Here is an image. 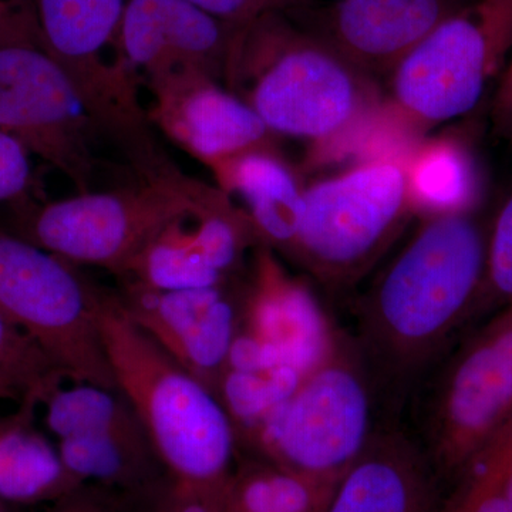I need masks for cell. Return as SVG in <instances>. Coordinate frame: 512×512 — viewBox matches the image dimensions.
<instances>
[{"label":"cell","instance_id":"cell-1","mask_svg":"<svg viewBox=\"0 0 512 512\" xmlns=\"http://www.w3.org/2000/svg\"><path fill=\"white\" fill-rule=\"evenodd\" d=\"M487 232L471 211L430 215L367 293V359L409 382L466 319L485 285Z\"/></svg>","mask_w":512,"mask_h":512},{"label":"cell","instance_id":"cell-2","mask_svg":"<svg viewBox=\"0 0 512 512\" xmlns=\"http://www.w3.org/2000/svg\"><path fill=\"white\" fill-rule=\"evenodd\" d=\"M96 319L117 390L136 410L168 476L225 493L237 434L221 400L138 328L117 291L100 286Z\"/></svg>","mask_w":512,"mask_h":512},{"label":"cell","instance_id":"cell-3","mask_svg":"<svg viewBox=\"0 0 512 512\" xmlns=\"http://www.w3.org/2000/svg\"><path fill=\"white\" fill-rule=\"evenodd\" d=\"M357 69L309 30L271 9L238 36L229 83L275 136L323 141L353 128L375 107Z\"/></svg>","mask_w":512,"mask_h":512},{"label":"cell","instance_id":"cell-4","mask_svg":"<svg viewBox=\"0 0 512 512\" xmlns=\"http://www.w3.org/2000/svg\"><path fill=\"white\" fill-rule=\"evenodd\" d=\"M224 197L217 185L201 183L180 170L63 200L40 201L28 195L0 207V227L70 264L96 266L124 279L161 229Z\"/></svg>","mask_w":512,"mask_h":512},{"label":"cell","instance_id":"cell-5","mask_svg":"<svg viewBox=\"0 0 512 512\" xmlns=\"http://www.w3.org/2000/svg\"><path fill=\"white\" fill-rule=\"evenodd\" d=\"M407 160L375 157L305 187L291 258L330 285L359 278L412 215Z\"/></svg>","mask_w":512,"mask_h":512},{"label":"cell","instance_id":"cell-6","mask_svg":"<svg viewBox=\"0 0 512 512\" xmlns=\"http://www.w3.org/2000/svg\"><path fill=\"white\" fill-rule=\"evenodd\" d=\"M359 362L348 343L336 339L326 359L244 441L268 463L338 484L373 436L372 397Z\"/></svg>","mask_w":512,"mask_h":512},{"label":"cell","instance_id":"cell-7","mask_svg":"<svg viewBox=\"0 0 512 512\" xmlns=\"http://www.w3.org/2000/svg\"><path fill=\"white\" fill-rule=\"evenodd\" d=\"M100 285L0 227V312L73 383L117 389L96 319Z\"/></svg>","mask_w":512,"mask_h":512},{"label":"cell","instance_id":"cell-8","mask_svg":"<svg viewBox=\"0 0 512 512\" xmlns=\"http://www.w3.org/2000/svg\"><path fill=\"white\" fill-rule=\"evenodd\" d=\"M512 52V0H468L393 69V109L413 127L477 106Z\"/></svg>","mask_w":512,"mask_h":512},{"label":"cell","instance_id":"cell-9","mask_svg":"<svg viewBox=\"0 0 512 512\" xmlns=\"http://www.w3.org/2000/svg\"><path fill=\"white\" fill-rule=\"evenodd\" d=\"M512 416V303L451 357L429 394L424 439L429 461L461 476Z\"/></svg>","mask_w":512,"mask_h":512},{"label":"cell","instance_id":"cell-10","mask_svg":"<svg viewBox=\"0 0 512 512\" xmlns=\"http://www.w3.org/2000/svg\"><path fill=\"white\" fill-rule=\"evenodd\" d=\"M39 47L66 73L94 126L111 143L143 136L148 119L137 76L107 52L116 49L127 0H26Z\"/></svg>","mask_w":512,"mask_h":512},{"label":"cell","instance_id":"cell-11","mask_svg":"<svg viewBox=\"0 0 512 512\" xmlns=\"http://www.w3.org/2000/svg\"><path fill=\"white\" fill-rule=\"evenodd\" d=\"M0 128L77 194L94 191L104 140L66 73L39 46L0 47Z\"/></svg>","mask_w":512,"mask_h":512},{"label":"cell","instance_id":"cell-12","mask_svg":"<svg viewBox=\"0 0 512 512\" xmlns=\"http://www.w3.org/2000/svg\"><path fill=\"white\" fill-rule=\"evenodd\" d=\"M120 282L117 295L131 320L218 397L238 328V295L231 282L181 291Z\"/></svg>","mask_w":512,"mask_h":512},{"label":"cell","instance_id":"cell-13","mask_svg":"<svg viewBox=\"0 0 512 512\" xmlns=\"http://www.w3.org/2000/svg\"><path fill=\"white\" fill-rule=\"evenodd\" d=\"M239 35L187 0H127L114 56L146 82L177 73L229 82Z\"/></svg>","mask_w":512,"mask_h":512},{"label":"cell","instance_id":"cell-14","mask_svg":"<svg viewBox=\"0 0 512 512\" xmlns=\"http://www.w3.org/2000/svg\"><path fill=\"white\" fill-rule=\"evenodd\" d=\"M147 86L153 127L208 168L247 151L275 147V134L256 111L214 77L177 73L147 80Z\"/></svg>","mask_w":512,"mask_h":512},{"label":"cell","instance_id":"cell-15","mask_svg":"<svg viewBox=\"0 0 512 512\" xmlns=\"http://www.w3.org/2000/svg\"><path fill=\"white\" fill-rule=\"evenodd\" d=\"M237 330L274 350L303 377L326 359L338 339L315 296L265 245L256 247L251 276L238 296Z\"/></svg>","mask_w":512,"mask_h":512},{"label":"cell","instance_id":"cell-16","mask_svg":"<svg viewBox=\"0 0 512 512\" xmlns=\"http://www.w3.org/2000/svg\"><path fill=\"white\" fill-rule=\"evenodd\" d=\"M468 0H332L305 28L363 72H393Z\"/></svg>","mask_w":512,"mask_h":512},{"label":"cell","instance_id":"cell-17","mask_svg":"<svg viewBox=\"0 0 512 512\" xmlns=\"http://www.w3.org/2000/svg\"><path fill=\"white\" fill-rule=\"evenodd\" d=\"M429 458L397 433L373 434L323 512H430Z\"/></svg>","mask_w":512,"mask_h":512},{"label":"cell","instance_id":"cell-18","mask_svg":"<svg viewBox=\"0 0 512 512\" xmlns=\"http://www.w3.org/2000/svg\"><path fill=\"white\" fill-rule=\"evenodd\" d=\"M215 183L237 197L259 244L291 254L303 212L305 187L274 148H259L225 158L210 167Z\"/></svg>","mask_w":512,"mask_h":512},{"label":"cell","instance_id":"cell-19","mask_svg":"<svg viewBox=\"0 0 512 512\" xmlns=\"http://www.w3.org/2000/svg\"><path fill=\"white\" fill-rule=\"evenodd\" d=\"M39 404H19L16 412L0 416V500L35 505L57 503L80 488L64 466L57 446L36 427Z\"/></svg>","mask_w":512,"mask_h":512},{"label":"cell","instance_id":"cell-20","mask_svg":"<svg viewBox=\"0 0 512 512\" xmlns=\"http://www.w3.org/2000/svg\"><path fill=\"white\" fill-rule=\"evenodd\" d=\"M57 450L80 483L124 494V500L148 493L167 476L147 436L84 434L59 440Z\"/></svg>","mask_w":512,"mask_h":512},{"label":"cell","instance_id":"cell-21","mask_svg":"<svg viewBox=\"0 0 512 512\" xmlns=\"http://www.w3.org/2000/svg\"><path fill=\"white\" fill-rule=\"evenodd\" d=\"M414 210L429 215L471 211L477 197L476 170L456 141H430L407 160Z\"/></svg>","mask_w":512,"mask_h":512},{"label":"cell","instance_id":"cell-22","mask_svg":"<svg viewBox=\"0 0 512 512\" xmlns=\"http://www.w3.org/2000/svg\"><path fill=\"white\" fill-rule=\"evenodd\" d=\"M192 215L195 214L177 218L161 229L137 256L124 279L158 291L229 284L231 279L211 268L195 242Z\"/></svg>","mask_w":512,"mask_h":512},{"label":"cell","instance_id":"cell-23","mask_svg":"<svg viewBox=\"0 0 512 512\" xmlns=\"http://www.w3.org/2000/svg\"><path fill=\"white\" fill-rule=\"evenodd\" d=\"M43 406L47 429L59 440L101 433L147 436L136 410L117 389L74 383L59 387Z\"/></svg>","mask_w":512,"mask_h":512},{"label":"cell","instance_id":"cell-24","mask_svg":"<svg viewBox=\"0 0 512 512\" xmlns=\"http://www.w3.org/2000/svg\"><path fill=\"white\" fill-rule=\"evenodd\" d=\"M335 485L268 463L248 461L229 477L228 512H323Z\"/></svg>","mask_w":512,"mask_h":512},{"label":"cell","instance_id":"cell-25","mask_svg":"<svg viewBox=\"0 0 512 512\" xmlns=\"http://www.w3.org/2000/svg\"><path fill=\"white\" fill-rule=\"evenodd\" d=\"M66 380L33 339L0 312V400L43 406Z\"/></svg>","mask_w":512,"mask_h":512},{"label":"cell","instance_id":"cell-26","mask_svg":"<svg viewBox=\"0 0 512 512\" xmlns=\"http://www.w3.org/2000/svg\"><path fill=\"white\" fill-rule=\"evenodd\" d=\"M303 376L291 366L261 372L227 370L222 377L218 399L225 407L238 440H244L285 403L301 384Z\"/></svg>","mask_w":512,"mask_h":512},{"label":"cell","instance_id":"cell-27","mask_svg":"<svg viewBox=\"0 0 512 512\" xmlns=\"http://www.w3.org/2000/svg\"><path fill=\"white\" fill-rule=\"evenodd\" d=\"M485 285L503 305L512 303V194L501 205L487 234Z\"/></svg>","mask_w":512,"mask_h":512},{"label":"cell","instance_id":"cell-28","mask_svg":"<svg viewBox=\"0 0 512 512\" xmlns=\"http://www.w3.org/2000/svg\"><path fill=\"white\" fill-rule=\"evenodd\" d=\"M160 483L141 497L127 501L141 504L144 512H228L224 495L215 491L171 478Z\"/></svg>","mask_w":512,"mask_h":512},{"label":"cell","instance_id":"cell-29","mask_svg":"<svg viewBox=\"0 0 512 512\" xmlns=\"http://www.w3.org/2000/svg\"><path fill=\"white\" fill-rule=\"evenodd\" d=\"M30 157L19 140L0 128V207L35 194Z\"/></svg>","mask_w":512,"mask_h":512},{"label":"cell","instance_id":"cell-30","mask_svg":"<svg viewBox=\"0 0 512 512\" xmlns=\"http://www.w3.org/2000/svg\"><path fill=\"white\" fill-rule=\"evenodd\" d=\"M466 470L493 481L512 501V416L485 444Z\"/></svg>","mask_w":512,"mask_h":512},{"label":"cell","instance_id":"cell-31","mask_svg":"<svg viewBox=\"0 0 512 512\" xmlns=\"http://www.w3.org/2000/svg\"><path fill=\"white\" fill-rule=\"evenodd\" d=\"M443 512H512V501L487 478L464 471Z\"/></svg>","mask_w":512,"mask_h":512},{"label":"cell","instance_id":"cell-32","mask_svg":"<svg viewBox=\"0 0 512 512\" xmlns=\"http://www.w3.org/2000/svg\"><path fill=\"white\" fill-rule=\"evenodd\" d=\"M187 2L210 13L214 18L222 20L239 33L244 32L259 16L264 15L268 10L275 9L278 5V0H187Z\"/></svg>","mask_w":512,"mask_h":512},{"label":"cell","instance_id":"cell-33","mask_svg":"<svg viewBox=\"0 0 512 512\" xmlns=\"http://www.w3.org/2000/svg\"><path fill=\"white\" fill-rule=\"evenodd\" d=\"M12 45L39 46L35 16L15 0H0V47Z\"/></svg>","mask_w":512,"mask_h":512},{"label":"cell","instance_id":"cell-34","mask_svg":"<svg viewBox=\"0 0 512 512\" xmlns=\"http://www.w3.org/2000/svg\"><path fill=\"white\" fill-rule=\"evenodd\" d=\"M120 503L109 490L97 485H84L79 491L57 501L46 512H113Z\"/></svg>","mask_w":512,"mask_h":512},{"label":"cell","instance_id":"cell-35","mask_svg":"<svg viewBox=\"0 0 512 512\" xmlns=\"http://www.w3.org/2000/svg\"><path fill=\"white\" fill-rule=\"evenodd\" d=\"M491 119L495 133L512 143V56L501 73L491 109Z\"/></svg>","mask_w":512,"mask_h":512},{"label":"cell","instance_id":"cell-36","mask_svg":"<svg viewBox=\"0 0 512 512\" xmlns=\"http://www.w3.org/2000/svg\"><path fill=\"white\" fill-rule=\"evenodd\" d=\"M296 0H278V5H276L275 9L285 8V6L292 5Z\"/></svg>","mask_w":512,"mask_h":512},{"label":"cell","instance_id":"cell-37","mask_svg":"<svg viewBox=\"0 0 512 512\" xmlns=\"http://www.w3.org/2000/svg\"><path fill=\"white\" fill-rule=\"evenodd\" d=\"M15 2H18L19 5L28 6L29 8L28 2H26V0H15Z\"/></svg>","mask_w":512,"mask_h":512},{"label":"cell","instance_id":"cell-38","mask_svg":"<svg viewBox=\"0 0 512 512\" xmlns=\"http://www.w3.org/2000/svg\"><path fill=\"white\" fill-rule=\"evenodd\" d=\"M0 512H6L5 505H3V501L0 500Z\"/></svg>","mask_w":512,"mask_h":512},{"label":"cell","instance_id":"cell-39","mask_svg":"<svg viewBox=\"0 0 512 512\" xmlns=\"http://www.w3.org/2000/svg\"><path fill=\"white\" fill-rule=\"evenodd\" d=\"M113 512H126V511L121 510V505H119V507H117L116 510H114Z\"/></svg>","mask_w":512,"mask_h":512}]
</instances>
